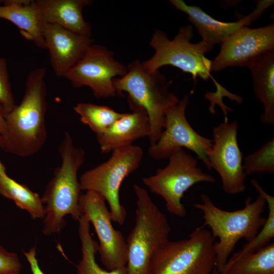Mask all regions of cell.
<instances>
[{
    "instance_id": "cell-1",
    "label": "cell",
    "mask_w": 274,
    "mask_h": 274,
    "mask_svg": "<svg viewBox=\"0 0 274 274\" xmlns=\"http://www.w3.org/2000/svg\"><path fill=\"white\" fill-rule=\"evenodd\" d=\"M46 73L44 67L29 72L20 103L5 114L6 131L0 134V148L5 152L27 157L37 153L44 145L47 138Z\"/></svg>"
},
{
    "instance_id": "cell-2",
    "label": "cell",
    "mask_w": 274,
    "mask_h": 274,
    "mask_svg": "<svg viewBox=\"0 0 274 274\" xmlns=\"http://www.w3.org/2000/svg\"><path fill=\"white\" fill-rule=\"evenodd\" d=\"M59 152L61 164L55 169L41 197L45 211L43 233L47 236L57 233L65 227L66 216L79 221L83 215L79 205L82 190L78 172L84 162L85 151L76 147L66 132Z\"/></svg>"
},
{
    "instance_id": "cell-3",
    "label": "cell",
    "mask_w": 274,
    "mask_h": 274,
    "mask_svg": "<svg viewBox=\"0 0 274 274\" xmlns=\"http://www.w3.org/2000/svg\"><path fill=\"white\" fill-rule=\"evenodd\" d=\"M201 202L194 204L202 213L204 225L218 241L215 242L216 268L219 273L222 270L237 242L242 239L252 240L263 226L266 218L262 216L266 206L263 197L258 194L253 201L247 198L244 207L228 211L218 208L208 195H200Z\"/></svg>"
},
{
    "instance_id": "cell-4",
    "label": "cell",
    "mask_w": 274,
    "mask_h": 274,
    "mask_svg": "<svg viewBox=\"0 0 274 274\" xmlns=\"http://www.w3.org/2000/svg\"><path fill=\"white\" fill-rule=\"evenodd\" d=\"M126 67L125 75L113 80L117 95L126 92L130 109L138 108L145 111L150 126V146L154 145L163 131L166 113L180 99L169 91L170 82L159 70L149 73L139 60Z\"/></svg>"
},
{
    "instance_id": "cell-5",
    "label": "cell",
    "mask_w": 274,
    "mask_h": 274,
    "mask_svg": "<svg viewBox=\"0 0 274 274\" xmlns=\"http://www.w3.org/2000/svg\"><path fill=\"white\" fill-rule=\"evenodd\" d=\"M136 197L134 225L128 235L126 268L127 274H149L151 261L168 241L170 227L165 215L147 191L133 185Z\"/></svg>"
},
{
    "instance_id": "cell-6",
    "label": "cell",
    "mask_w": 274,
    "mask_h": 274,
    "mask_svg": "<svg viewBox=\"0 0 274 274\" xmlns=\"http://www.w3.org/2000/svg\"><path fill=\"white\" fill-rule=\"evenodd\" d=\"M193 36V29L190 24L180 27L173 40H169L163 31L156 29L150 42L155 52L150 58L142 62L144 68L154 73L169 65L191 74L195 82L197 77L208 80L212 60L205 54L212 51L214 46L202 41L192 43L190 41Z\"/></svg>"
},
{
    "instance_id": "cell-7",
    "label": "cell",
    "mask_w": 274,
    "mask_h": 274,
    "mask_svg": "<svg viewBox=\"0 0 274 274\" xmlns=\"http://www.w3.org/2000/svg\"><path fill=\"white\" fill-rule=\"evenodd\" d=\"M143 157V149L138 146L116 149L108 160L84 172L80 178L81 190L93 192L106 201L112 221L119 225L124 223L127 215L120 200L121 185L139 168Z\"/></svg>"
},
{
    "instance_id": "cell-8",
    "label": "cell",
    "mask_w": 274,
    "mask_h": 274,
    "mask_svg": "<svg viewBox=\"0 0 274 274\" xmlns=\"http://www.w3.org/2000/svg\"><path fill=\"white\" fill-rule=\"evenodd\" d=\"M215 238L202 226L186 239L168 241L152 259L149 274H212L216 268Z\"/></svg>"
},
{
    "instance_id": "cell-9",
    "label": "cell",
    "mask_w": 274,
    "mask_h": 274,
    "mask_svg": "<svg viewBox=\"0 0 274 274\" xmlns=\"http://www.w3.org/2000/svg\"><path fill=\"white\" fill-rule=\"evenodd\" d=\"M168 159L164 167L157 168L152 176L143 178L142 182L152 192L163 198L169 213L182 218L186 214L182 202L184 193L197 183L214 184L216 180L203 172L197 159L184 149L176 151Z\"/></svg>"
},
{
    "instance_id": "cell-10",
    "label": "cell",
    "mask_w": 274,
    "mask_h": 274,
    "mask_svg": "<svg viewBox=\"0 0 274 274\" xmlns=\"http://www.w3.org/2000/svg\"><path fill=\"white\" fill-rule=\"evenodd\" d=\"M189 97L185 95L166 113L164 125L158 141L150 146L148 153L155 160L168 159L176 151L186 148L193 152L206 167L211 170L208 155L213 140L197 133L186 117Z\"/></svg>"
},
{
    "instance_id": "cell-11",
    "label": "cell",
    "mask_w": 274,
    "mask_h": 274,
    "mask_svg": "<svg viewBox=\"0 0 274 274\" xmlns=\"http://www.w3.org/2000/svg\"><path fill=\"white\" fill-rule=\"evenodd\" d=\"M126 72L127 67L115 59L112 51L93 44L64 78L74 88L89 87L96 98H109L117 95L114 79Z\"/></svg>"
},
{
    "instance_id": "cell-12",
    "label": "cell",
    "mask_w": 274,
    "mask_h": 274,
    "mask_svg": "<svg viewBox=\"0 0 274 274\" xmlns=\"http://www.w3.org/2000/svg\"><path fill=\"white\" fill-rule=\"evenodd\" d=\"M236 121L223 122L213 129V145L208 155L211 169L220 176L224 191L235 195L245 191L247 175L237 142Z\"/></svg>"
},
{
    "instance_id": "cell-13",
    "label": "cell",
    "mask_w": 274,
    "mask_h": 274,
    "mask_svg": "<svg viewBox=\"0 0 274 274\" xmlns=\"http://www.w3.org/2000/svg\"><path fill=\"white\" fill-rule=\"evenodd\" d=\"M79 205L97 234L99 241L97 252L102 264L108 270L125 267L126 242L122 233L114 228L105 200L93 192L86 191L81 194Z\"/></svg>"
},
{
    "instance_id": "cell-14",
    "label": "cell",
    "mask_w": 274,
    "mask_h": 274,
    "mask_svg": "<svg viewBox=\"0 0 274 274\" xmlns=\"http://www.w3.org/2000/svg\"><path fill=\"white\" fill-rule=\"evenodd\" d=\"M220 45L219 54L211 61V72L233 66L249 67L274 49V24L256 28L243 26Z\"/></svg>"
},
{
    "instance_id": "cell-15",
    "label": "cell",
    "mask_w": 274,
    "mask_h": 274,
    "mask_svg": "<svg viewBox=\"0 0 274 274\" xmlns=\"http://www.w3.org/2000/svg\"><path fill=\"white\" fill-rule=\"evenodd\" d=\"M43 35L55 75L64 77L93 44L91 37L79 35L58 25L44 23Z\"/></svg>"
},
{
    "instance_id": "cell-16",
    "label": "cell",
    "mask_w": 274,
    "mask_h": 274,
    "mask_svg": "<svg viewBox=\"0 0 274 274\" xmlns=\"http://www.w3.org/2000/svg\"><path fill=\"white\" fill-rule=\"evenodd\" d=\"M131 110V113H124L105 131L96 135L102 153L131 145L135 140L149 136L150 126L145 111L138 108Z\"/></svg>"
},
{
    "instance_id": "cell-17",
    "label": "cell",
    "mask_w": 274,
    "mask_h": 274,
    "mask_svg": "<svg viewBox=\"0 0 274 274\" xmlns=\"http://www.w3.org/2000/svg\"><path fill=\"white\" fill-rule=\"evenodd\" d=\"M43 23L58 25L76 33L91 37V27L83 17L90 0L35 1Z\"/></svg>"
},
{
    "instance_id": "cell-18",
    "label": "cell",
    "mask_w": 274,
    "mask_h": 274,
    "mask_svg": "<svg viewBox=\"0 0 274 274\" xmlns=\"http://www.w3.org/2000/svg\"><path fill=\"white\" fill-rule=\"evenodd\" d=\"M175 8L186 13L190 22L196 28L202 41L214 46L221 44L229 36L243 26L254 21L250 14L237 21L222 22L204 12L199 7L187 5L183 0H170Z\"/></svg>"
},
{
    "instance_id": "cell-19",
    "label": "cell",
    "mask_w": 274,
    "mask_h": 274,
    "mask_svg": "<svg viewBox=\"0 0 274 274\" xmlns=\"http://www.w3.org/2000/svg\"><path fill=\"white\" fill-rule=\"evenodd\" d=\"M0 19L14 24L26 39L38 47L46 49L43 35L44 23L35 1H4L0 5Z\"/></svg>"
},
{
    "instance_id": "cell-20",
    "label": "cell",
    "mask_w": 274,
    "mask_h": 274,
    "mask_svg": "<svg viewBox=\"0 0 274 274\" xmlns=\"http://www.w3.org/2000/svg\"><path fill=\"white\" fill-rule=\"evenodd\" d=\"M255 97L262 104L261 123L274 125V49L264 54L249 67Z\"/></svg>"
},
{
    "instance_id": "cell-21",
    "label": "cell",
    "mask_w": 274,
    "mask_h": 274,
    "mask_svg": "<svg viewBox=\"0 0 274 274\" xmlns=\"http://www.w3.org/2000/svg\"><path fill=\"white\" fill-rule=\"evenodd\" d=\"M0 194L12 200L17 207L27 211L32 219H44L45 208L39 194L7 174L0 175Z\"/></svg>"
},
{
    "instance_id": "cell-22",
    "label": "cell",
    "mask_w": 274,
    "mask_h": 274,
    "mask_svg": "<svg viewBox=\"0 0 274 274\" xmlns=\"http://www.w3.org/2000/svg\"><path fill=\"white\" fill-rule=\"evenodd\" d=\"M219 274H274L273 242L232 262H227Z\"/></svg>"
},
{
    "instance_id": "cell-23",
    "label": "cell",
    "mask_w": 274,
    "mask_h": 274,
    "mask_svg": "<svg viewBox=\"0 0 274 274\" xmlns=\"http://www.w3.org/2000/svg\"><path fill=\"white\" fill-rule=\"evenodd\" d=\"M78 222L82 257L77 265V274H127L126 266L113 270H106L99 267L95 260L98 243L90 233V222L84 215Z\"/></svg>"
},
{
    "instance_id": "cell-24",
    "label": "cell",
    "mask_w": 274,
    "mask_h": 274,
    "mask_svg": "<svg viewBox=\"0 0 274 274\" xmlns=\"http://www.w3.org/2000/svg\"><path fill=\"white\" fill-rule=\"evenodd\" d=\"M251 183L258 194L261 195L265 199L267 205L268 216L263 226L256 235L229 257L227 261L228 263L232 262L246 254L255 252L265 247L274 237V197L268 194L256 180L251 179Z\"/></svg>"
},
{
    "instance_id": "cell-25",
    "label": "cell",
    "mask_w": 274,
    "mask_h": 274,
    "mask_svg": "<svg viewBox=\"0 0 274 274\" xmlns=\"http://www.w3.org/2000/svg\"><path fill=\"white\" fill-rule=\"evenodd\" d=\"M74 110L80 116L81 121L96 135L105 131L124 114L105 106L85 102L78 104Z\"/></svg>"
},
{
    "instance_id": "cell-26",
    "label": "cell",
    "mask_w": 274,
    "mask_h": 274,
    "mask_svg": "<svg viewBox=\"0 0 274 274\" xmlns=\"http://www.w3.org/2000/svg\"><path fill=\"white\" fill-rule=\"evenodd\" d=\"M246 174L251 176L274 173V137L259 149L249 154L243 162Z\"/></svg>"
},
{
    "instance_id": "cell-27",
    "label": "cell",
    "mask_w": 274,
    "mask_h": 274,
    "mask_svg": "<svg viewBox=\"0 0 274 274\" xmlns=\"http://www.w3.org/2000/svg\"><path fill=\"white\" fill-rule=\"evenodd\" d=\"M0 104L5 114L10 112L16 106L9 81L6 59L0 57Z\"/></svg>"
},
{
    "instance_id": "cell-28",
    "label": "cell",
    "mask_w": 274,
    "mask_h": 274,
    "mask_svg": "<svg viewBox=\"0 0 274 274\" xmlns=\"http://www.w3.org/2000/svg\"><path fill=\"white\" fill-rule=\"evenodd\" d=\"M213 80L216 86V91L215 92L208 91L204 94V98L209 100L211 102V105L209 107V111L211 114H215V110L214 106L216 104L218 105L222 109L224 116V122H228L227 117L228 112H232V110L224 104L222 101L223 97L224 96H227L232 101H235L238 104L243 102V98L239 96L229 92L218 82L214 80Z\"/></svg>"
},
{
    "instance_id": "cell-29",
    "label": "cell",
    "mask_w": 274,
    "mask_h": 274,
    "mask_svg": "<svg viewBox=\"0 0 274 274\" xmlns=\"http://www.w3.org/2000/svg\"><path fill=\"white\" fill-rule=\"evenodd\" d=\"M22 267L18 255L0 245V274H20Z\"/></svg>"
},
{
    "instance_id": "cell-30",
    "label": "cell",
    "mask_w": 274,
    "mask_h": 274,
    "mask_svg": "<svg viewBox=\"0 0 274 274\" xmlns=\"http://www.w3.org/2000/svg\"><path fill=\"white\" fill-rule=\"evenodd\" d=\"M23 254L30 265L32 274H45L39 265L35 247H31L27 251H24Z\"/></svg>"
},
{
    "instance_id": "cell-31",
    "label": "cell",
    "mask_w": 274,
    "mask_h": 274,
    "mask_svg": "<svg viewBox=\"0 0 274 274\" xmlns=\"http://www.w3.org/2000/svg\"><path fill=\"white\" fill-rule=\"evenodd\" d=\"M6 129V122L5 117V113L0 104V134L5 133Z\"/></svg>"
},
{
    "instance_id": "cell-32",
    "label": "cell",
    "mask_w": 274,
    "mask_h": 274,
    "mask_svg": "<svg viewBox=\"0 0 274 274\" xmlns=\"http://www.w3.org/2000/svg\"><path fill=\"white\" fill-rule=\"evenodd\" d=\"M5 174H7L6 168L0 160V175H4Z\"/></svg>"
},
{
    "instance_id": "cell-33",
    "label": "cell",
    "mask_w": 274,
    "mask_h": 274,
    "mask_svg": "<svg viewBox=\"0 0 274 274\" xmlns=\"http://www.w3.org/2000/svg\"><path fill=\"white\" fill-rule=\"evenodd\" d=\"M212 274H219V273L218 272V271H217L216 268H215V269H214V270L213 271Z\"/></svg>"
}]
</instances>
